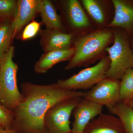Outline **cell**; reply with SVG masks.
<instances>
[{
  "label": "cell",
  "instance_id": "cell-1",
  "mask_svg": "<svg viewBox=\"0 0 133 133\" xmlns=\"http://www.w3.org/2000/svg\"><path fill=\"white\" fill-rule=\"evenodd\" d=\"M20 87L23 98L13 111L11 129L19 133H46L44 119L50 108L65 100L84 97L87 92L65 90L56 83L41 85L25 82Z\"/></svg>",
  "mask_w": 133,
  "mask_h": 133
},
{
  "label": "cell",
  "instance_id": "cell-2",
  "mask_svg": "<svg viewBox=\"0 0 133 133\" xmlns=\"http://www.w3.org/2000/svg\"><path fill=\"white\" fill-rule=\"evenodd\" d=\"M113 37V31L104 29L74 38L72 46L75 51L65 70H69L90 64L105 51Z\"/></svg>",
  "mask_w": 133,
  "mask_h": 133
},
{
  "label": "cell",
  "instance_id": "cell-3",
  "mask_svg": "<svg viewBox=\"0 0 133 133\" xmlns=\"http://www.w3.org/2000/svg\"><path fill=\"white\" fill-rule=\"evenodd\" d=\"M15 51V47L12 45L0 58V104L12 111L23 98L17 86L19 67L13 60Z\"/></svg>",
  "mask_w": 133,
  "mask_h": 133
},
{
  "label": "cell",
  "instance_id": "cell-4",
  "mask_svg": "<svg viewBox=\"0 0 133 133\" xmlns=\"http://www.w3.org/2000/svg\"><path fill=\"white\" fill-rule=\"evenodd\" d=\"M113 31L114 42L105 51L108 53L110 63L106 74L107 77L118 79L122 78L125 72L132 68L133 53L128 39L121 31Z\"/></svg>",
  "mask_w": 133,
  "mask_h": 133
},
{
  "label": "cell",
  "instance_id": "cell-5",
  "mask_svg": "<svg viewBox=\"0 0 133 133\" xmlns=\"http://www.w3.org/2000/svg\"><path fill=\"white\" fill-rule=\"evenodd\" d=\"M110 63L109 57L107 56L101 58L94 66L83 69L66 79H59L56 83L59 87L68 90H85L90 89L107 77L106 74Z\"/></svg>",
  "mask_w": 133,
  "mask_h": 133
},
{
  "label": "cell",
  "instance_id": "cell-6",
  "mask_svg": "<svg viewBox=\"0 0 133 133\" xmlns=\"http://www.w3.org/2000/svg\"><path fill=\"white\" fill-rule=\"evenodd\" d=\"M81 98L65 100L50 108L44 119L46 133H71L70 117Z\"/></svg>",
  "mask_w": 133,
  "mask_h": 133
},
{
  "label": "cell",
  "instance_id": "cell-7",
  "mask_svg": "<svg viewBox=\"0 0 133 133\" xmlns=\"http://www.w3.org/2000/svg\"><path fill=\"white\" fill-rule=\"evenodd\" d=\"M56 3L63 25L68 33L76 35L78 31L90 26L88 17L77 0L57 1Z\"/></svg>",
  "mask_w": 133,
  "mask_h": 133
},
{
  "label": "cell",
  "instance_id": "cell-8",
  "mask_svg": "<svg viewBox=\"0 0 133 133\" xmlns=\"http://www.w3.org/2000/svg\"><path fill=\"white\" fill-rule=\"evenodd\" d=\"M120 85L118 79L105 78L87 92L83 98L108 109L111 108L120 101Z\"/></svg>",
  "mask_w": 133,
  "mask_h": 133
},
{
  "label": "cell",
  "instance_id": "cell-9",
  "mask_svg": "<svg viewBox=\"0 0 133 133\" xmlns=\"http://www.w3.org/2000/svg\"><path fill=\"white\" fill-rule=\"evenodd\" d=\"M103 106L82 98L72 112L74 121L71 133H82L93 119L102 113Z\"/></svg>",
  "mask_w": 133,
  "mask_h": 133
},
{
  "label": "cell",
  "instance_id": "cell-10",
  "mask_svg": "<svg viewBox=\"0 0 133 133\" xmlns=\"http://www.w3.org/2000/svg\"><path fill=\"white\" fill-rule=\"evenodd\" d=\"M40 45L44 51L68 49L72 48L76 35L54 29L40 30Z\"/></svg>",
  "mask_w": 133,
  "mask_h": 133
},
{
  "label": "cell",
  "instance_id": "cell-11",
  "mask_svg": "<svg viewBox=\"0 0 133 133\" xmlns=\"http://www.w3.org/2000/svg\"><path fill=\"white\" fill-rule=\"evenodd\" d=\"M39 0H17L16 12L12 21L15 38H19L24 27L34 21L38 14Z\"/></svg>",
  "mask_w": 133,
  "mask_h": 133
},
{
  "label": "cell",
  "instance_id": "cell-12",
  "mask_svg": "<svg viewBox=\"0 0 133 133\" xmlns=\"http://www.w3.org/2000/svg\"><path fill=\"white\" fill-rule=\"evenodd\" d=\"M82 133H125L119 119L111 114L101 113L89 123Z\"/></svg>",
  "mask_w": 133,
  "mask_h": 133
},
{
  "label": "cell",
  "instance_id": "cell-13",
  "mask_svg": "<svg viewBox=\"0 0 133 133\" xmlns=\"http://www.w3.org/2000/svg\"><path fill=\"white\" fill-rule=\"evenodd\" d=\"M75 51L74 47L63 50L46 51L36 62L34 71L37 74H44L55 65L60 62L69 61Z\"/></svg>",
  "mask_w": 133,
  "mask_h": 133
},
{
  "label": "cell",
  "instance_id": "cell-14",
  "mask_svg": "<svg viewBox=\"0 0 133 133\" xmlns=\"http://www.w3.org/2000/svg\"><path fill=\"white\" fill-rule=\"evenodd\" d=\"M114 17L108 24L111 28H121L129 32L133 30V6L121 0H113Z\"/></svg>",
  "mask_w": 133,
  "mask_h": 133
},
{
  "label": "cell",
  "instance_id": "cell-15",
  "mask_svg": "<svg viewBox=\"0 0 133 133\" xmlns=\"http://www.w3.org/2000/svg\"><path fill=\"white\" fill-rule=\"evenodd\" d=\"M38 14L42 18L41 23L46 29L65 32L61 17L51 1L39 0Z\"/></svg>",
  "mask_w": 133,
  "mask_h": 133
},
{
  "label": "cell",
  "instance_id": "cell-16",
  "mask_svg": "<svg viewBox=\"0 0 133 133\" xmlns=\"http://www.w3.org/2000/svg\"><path fill=\"white\" fill-rule=\"evenodd\" d=\"M108 110L119 119L125 133H133V109L130 106L125 102L120 101Z\"/></svg>",
  "mask_w": 133,
  "mask_h": 133
},
{
  "label": "cell",
  "instance_id": "cell-17",
  "mask_svg": "<svg viewBox=\"0 0 133 133\" xmlns=\"http://www.w3.org/2000/svg\"><path fill=\"white\" fill-rule=\"evenodd\" d=\"M12 23L10 20L0 21V58L12 46V41L14 38Z\"/></svg>",
  "mask_w": 133,
  "mask_h": 133
},
{
  "label": "cell",
  "instance_id": "cell-18",
  "mask_svg": "<svg viewBox=\"0 0 133 133\" xmlns=\"http://www.w3.org/2000/svg\"><path fill=\"white\" fill-rule=\"evenodd\" d=\"M82 5L90 17L99 25L105 21V13L101 2L96 0H82Z\"/></svg>",
  "mask_w": 133,
  "mask_h": 133
},
{
  "label": "cell",
  "instance_id": "cell-19",
  "mask_svg": "<svg viewBox=\"0 0 133 133\" xmlns=\"http://www.w3.org/2000/svg\"><path fill=\"white\" fill-rule=\"evenodd\" d=\"M120 85V101L127 102L133 100V70L126 71L122 77Z\"/></svg>",
  "mask_w": 133,
  "mask_h": 133
},
{
  "label": "cell",
  "instance_id": "cell-20",
  "mask_svg": "<svg viewBox=\"0 0 133 133\" xmlns=\"http://www.w3.org/2000/svg\"><path fill=\"white\" fill-rule=\"evenodd\" d=\"M17 1L0 0V20L13 21L16 12Z\"/></svg>",
  "mask_w": 133,
  "mask_h": 133
},
{
  "label": "cell",
  "instance_id": "cell-21",
  "mask_svg": "<svg viewBox=\"0 0 133 133\" xmlns=\"http://www.w3.org/2000/svg\"><path fill=\"white\" fill-rule=\"evenodd\" d=\"M41 23L36 21H32L24 27L19 39L22 41H26L35 37L41 30Z\"/></svg>",
  "mask_w": 133,
  "mask_h": 133
},
{
  "label": "cell",
  "instance_id": "cell-22",
  "mask_svg": "<svg viewBox=\"0 0 133 133\" xmlns=\"http://www.w3.org/2000/svg\"><path fill=\"white\" fill-rule=\"evenodd\" d=\"M14 119V111L7 109L0 104V121L5 129H11Z\"/></svg>",
  "mask_w": 133,
  "mask_h": 133
},
{
  "label": "cell",
  "instance_id": "cell-23",
  "mask_svg": "<svg viewBox=\"0 0 133 133\" xmlns=\"http://www.w3.org/2000/svg\"><path fill=\"white\" fill-rule=\"evenodd\" d=\"M0 133H19L12 129H3L0 130Z\"/></svg>",
  "mask_w": 133,
  "mask_h": 133
},
{
  "label": "cell",
  "instance_id": "cell-24",
  "mask_svg": "<svg viewBox=\"0 0 133 133\" xmlns=\"http://www.w3.org/2000/svg\"><path fill=\"white\" fill-rule=\"evenodd\" d=\"M126 103L133 109V100L126 102Z\"/></svg>",
  "mask_w": 133,
  "mask_h": 133
},
{
  "label": "cell",
  "instance_id": "cell-25",
  "mask_svg": "<svg viewBox=\"0 0 133 133\" xmlns=\"http://www.w3.org/2000/svg\"><path fill=\"white\" fill-rule=\"evenodd\" d=\"M5 129L3 125H2V123L0 121V130H2V129Z\"/></svg>",
  "mask_w": 133,
  "mask_h": 133
},
{
  "label": "cell",
  "instance_id": "cell-26",
  "mask_svg": "<svg viewBox=\"0 0 133 133\" xmlns=\"http://www.w3.org/2000/svg\"><path fill=\"white\" fill-rule=\"evenodd\" d=\"M132 69L133 70V64H132Z\"/></svg>",
  "mask_w": 133,
  "mask_h": 133
},
{
  "label": "cell",
  "instance_id": "cell-27",
  "mask_svg": "<svg viewBox=\"0 0 133 133\" xmlns=\"http://www.w3.org/2000/svg\"><path fill=\"white\" fill-rule=\"evenodd\" d=\"M1 21V20H0V21Z\"/></svg>",
  "mask_w": 133,
  "mask_h": 133
},
{
  "label": "cell",
  "instance_id": "cell-28",
  "mask_svg": "<svg viewBox=\"0 0 133 133\" xmlns=\"http://www.w3.org/2000/svg\"></svg>",
  "mask_w": 133,
  "mask_h": 133
}]
</instances>
